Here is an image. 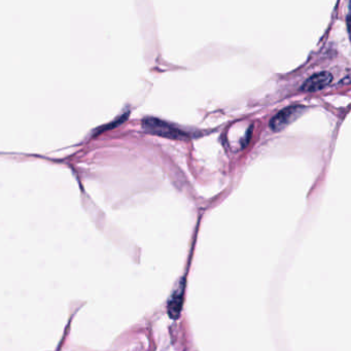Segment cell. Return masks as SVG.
Segmentation results:
<instances>
[{"label": "cell", "mask_w": 351, "mask_h": 351, "mask_svg": "<svg viewBox=\"0 0 351 351\" xmlns=\"http://www.w3.org/2000/svg\"><path fill=\"white\" fill-rule=\"evenodd\" d=\"M183 295H184V278H181L173 291L171 297L168 301V315L172 320H177L180 315L182 304H183Z\"/></svg>", "instance_id": "cell-3"}, {"label": "cell", "mask_w": 351, "mask_h": 351, "mask_svg": "<svg viewBox=\"0 0 351 351\" xmlns=\"http://www.w3.org/2000/svg\"><path fill=\"white\" fill-rule=\"evenodd\" d=\"M333 81V75L328 71H322L315 73L301 87V90L304 92H316L325 89L329 86Z\"/></svg>", "instance_id": "cell-4"}, {"label": "cell", "mask_w": 351, "mask_h": 351, "mask_svg": "<svg viewBox=\"0 0 351 351\" xmlns=\"http://www.w3.org/2000/svg\"><path fill=\"white\" fill-rule=\"evenodd\" d=\"M305 109L306 107L302 105H294V106H290L282 109L271 120L270 122L271 129L275 132L281 131L291 123L296 121Z\"/></svg>", "instance_id": "cell-2"}, {"label": "cell", "mask_w": 351, "mask_h": 351, "mask_svg": "<svg viewBox=\"0 0 351 351\" xmlns=\"http://www.w3.org/2000/svg\"><path fill=\"white\" fill-rule=\"evenodd\" d=\"M142 127L149 133L169 138H182L185 134L174 126L154 118H146L142 121Z\"/></svg>", "instance_id": "cell-1"}]
</instances>
